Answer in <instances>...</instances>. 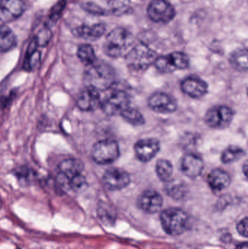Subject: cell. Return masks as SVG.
I'll return each instance as SVG.
<instances>
[{
  "label": "cell",
  "instance_id": "3",
  "mask_svg": "<svg viewBox=\"0 0 248 249\" xmlns=\"http://www.w3.org/2000/svg\"><path fill=\"white\" fill-rule=\"evenodd\" d=\"M160 222L166 233L176 236L182 235L187 230L189 216L184 211L171 208L162 212Z\"/></svg>",
  "mask_w": 248,
  "mask_h": 249
},
{
  "label": "cell",
  "instance_id": "34",
  "mask_svg": "<svg viewBox=\"0 0 248 249\" xmlns=\"http://www.w3.org/2000/svg\"><path fill=\"white\" fill-rule=\"evenodd\" d=\"M243 170L245 176L248 178V160L243 164Z\"/></svg>",
  "mask_w": 248,
  "mask_h": 249
},
{
  "label": "cell",
  "instance_id": "33",
  "mask_svg": "<svg viewBox=\"0 0 248 249\" xmlns=\"http://www.w3.org/2000/svg\"><path fill=\"white\" fill-rule=\"evenodd\" d=\"M64 7H65V4L62 3V4H56V6L52 9V14H51L50 16V20L52 21H53V20L56 21L58 20V18H59L60 13L62 12Z\"/></svg>",
  "mask_w": 248,
  "mask_h": 249
},
{
  "label": "cell",
  "instance_id": "26",
  "mask_svg": "<svg viewBox=\"0 0 248 249\" xmlns=\"http://www.w3.org/2000/svg\"><path fill=\"white\" fill-rule=\"evenodd\" d=\"M173 165L167 160L160 159L156 163V173L161 181H167L171 179L173 175Z\"/></svg>",
  "mask_w": 248,
  "mask_h": 249
},
{
  "label": "cell",
  "instance_id": "2",
  "mask_svg": "<svg viewBox=\"0 0 248 249\" xmlns=\"http://www.w3.org/2000/svg\"><path fill=\"white\" fill-rule=\"evenodd\" d=\"M132 45L131 34L123 28H116L109 32L103 45L106 55L112 58H119L131 51Z\"/></svg>",
  "mask_w": 248,
  "mask_h": 249
},
{
  "label": "cell",
  "instance_id": "22",
  "mask_svg": "<svg viewBox=\"0 0 248 249\" xmlns=\"http://www.w3.org/2000/svg\"><path fill=\"white\" fill-rule=\"evenodd\" d=\"M165 192L172 198L180 200L187 194V187L183 181L170 179L166 184Z\"/></svg>",
  "mask_w": 248,
  "mask_h": 249
},
{
  "label": "cell",
  "instance_id": "6",
  "mask_svg": "<svg viewBox=\"0 0 248 249\" xmlns=\"http://www.w3.org/2000/svg\"><path fill=\"white\" fill-rule=\"evenodd\" d=\"M234 116V112L230 107L218 105L208 109L205 115V122L211 128L221 130L231 124Z\"/></svg>",
  "mask_w": 248,
  "mask_h": 249
},
{
  "label": "cell",
  "instance_id": "23",
  "mask_svg": "<svg viewBox=\"0 0 248 249\" xmlns=\"http://www.w3.org/2000/svg\"><path fill=\"white\" fill-rule=\"evenodd\" d=\"M17 44L16 35L11 29L2 24L1 26V38H0V46L1 52H7L16 47Z\"/></svg>",
  "mask_w": 248,
  "mask_h": 249
},
{
  "label": "cell",
  "instance_id": "13",
  "mask_svg": "<svg viewBox=\"0 0 248 249\" xmlns=\"http://www.w3.org/2000/svg\"><path fill=\"white\" fill-rule=\"evenodd\" d=\"M163 203V199L161 195L153 190H146L140 195L138 199L139 209L149 214L160 212Z\"/></svg>",
  "mask_w": 248,
  "mask_h": 249
},
{
  "label": "cell",
  "instance_id": "16",
  "mask_svg": "<svg viewBox=\"0 0 248 249\" xmlns=\"http://www.w3.org/2000/svg\"><path fill=\"white\" fill-rule=\"evenodd\" d=\"M182 91L193 99H201L208 93V84L199 77L190 76L181 84Z\"/></svg>",
  "mask_w": 248,
  "mask_h": 249
},
{
  "label": "cell",
  "instance_id": "19",
  "mask_svg": "<svg viewBox=\"0 0 248 249\" xmlns=\"http://www.w3.org/2000/svg\"><path fill=\"white\" fill-rule=\"evenodd\" d=\"M207 181L213 191L221 192L230 185L231 179L227 171L221 168H215L208 174Z\"/></svg>",
  "mask_w": 248,
  "mask_h": 249
},
{
  "label": "cell",
  "instance_id": "17",
  "mask_svg": "<svg viewBox=\"0 0 248 249\" xmlns=\"http://www.w3.org/2000/svg\"><path fill=\"white\" fill-rule=\"evenodd\" d=\"M26 10V5L23 0H1V23H8L18 18Z\"/></svg>",
  "mask_w": 248,
  "mask_h": 249
},
{
  "label": "cell",
  "instance_id": "28",
  "mask_svg": "<svg viewBox=\"0 0 248 249\" xmlns=\"http://www.w3.org/2000/svg\"><path fill=\"white\" fill-rule=\"evenodd\" d=\"M120 115L128 124L132 125L140 126L145 124V120L142 114L135 108L129 107Z\"/></svg>",
  "mask_w": 248,
  "mask_h": 249
},
{
  "label": "cell",
  "instance_id": "11",
  "mask_svg": "<svg viewBox=\"0 0 248 249\" xmlns=\"http://www.w3.org/2000/svg\"><path fill=\"white\" fill-rule=\"evenodd\" d=\"M129 174L118 168H110L106 170L103 176V183L108 190L112 191L125 188L131 183Z\"/></svg>",
  "mask_w": 248,
  "mask_h": 249
},
{
  "label": "cell",
  "instance_id": "32",
  "mask_svg": "<svg viewBox=\"0 0 248 249\" xmlns=\"http://www.w3.org/2000/svg\"><path fill=\"white\" fill-rule=\"evenodd\" d=\"M237 231L243 237L248 238V218L242 219L237 227Z\"/></svg>",
  "mask_w": 248,
  "mask_h": 249
},
{
  "label": "cell",
  "instance_id": "35",
  "mask_svg": "<svg viewBox=\"0 0 248 249\" xmlns=\"http://www.w3.org/2000/svg\"><path fill=\"white\" fill-rule=\"evenodd\" d=\"M237 249H248V243H243L237 246Z\"/></svg>",
  "mask_w": 248,
  "mask_h": 249
},
{
  "label": "cell",
  "instance_id": "10",
  "mask_svg": "<svg viewBox=\"0 0 248 249\" xmlns=\"http://www.w3.org/2000/svg\"><path fill=\"white\" fill-rule=\"evenodd\" d=\"M84 164L80 160L74 158L64 160L58 165L59 173L57 177L58 184L64 188L68 189V182L70 178L77 174H82Z\"/></svg>",
  "mask_w": 248,
  "mask_h": 249
},
{
  "label": "cell",
  "instance_id": "18",
  "mask_svg": "<svg viewBox=\"0 0 248 249\" xmlns=\"http://www.w3.org/2000/svg\"><path fill=\"white\" fill-rule=\"evenodd\" d=\"M76 102L79 109L84 112L95 110L101 105L99 91L88 87L81 91Z\"/></svg>",
  "mask_w": 248,
  "mask_h": 249
},
{
  "label": "cell",
  "instance_id": "7",
  "mask_svg": "<svg viewBox=\"0 0 248 249\" xmlns=\"http://www.w3.org/2000/svg\"><path fill=\"white\" fill-rule=\"evenodd\" d=\"M189 57L183 52H174L158 57L154 63L157 70L163 73H170L176 70H185L189 67Z\"/></svg>",
  "mask_w": 248,
  "mask_h": 249
},
{
  "label": "cell",
  "instance_id": "29",
  "mask_svg": "<svg viewBox=\"0 0 248 249\" xmlns=\"http://www.w3.org/2000/svg\"><path fill=\"white\" fill-rule=\"evenodd\" d=\"M87 187V180L83 174H77L70 178L68 182V189L74 193H82Z\"/></svg>",
  "mask_w": 248,
  "mask_h": 249
},
{
  "label": "cell",
  "instance_id": "9",
  "mask_svg": "<svg viewBox=\"0 0 248 249\" xmlns=\"http://www.w3.org/2000/svg\"><path fill=\"white\" fill-rule=\"evenodd\" d=\"M149 17L156 23H168L176 15L173 6L167 0H152L147 8Z\"/></svg>",
  "mask_w": 248,
  "mask_h": 249
},
{
  "label": "cell",
  "instance_id": "30",
  "mask_svg": "<svg viewBox=\"0 0 248 249\" xmlns=\"http://www.w3.org/2000/svg\"><path fill=\"white\" fill-rule=\"evenodd\" d=\"M52 33L48 28H44L38 32L33 40L36 42L37 46L45 47L48 45L50 40Z\"/></svg>",
  "mask_w": 248,
  "mask_h": 249
},
{
  "label": "cell",
  "instance_id": "36",
  "mask_svg": "<svg viewBox=\"0 0 248 249\" xmlns=\"http://www.w3.org/2000/svg\"><path fill=\"white\" fill-rule=\"evenodd\" d=\"M247 95H248V88L247 89Z\"/></svg>",
  "mask_w": 248,
  "mask_h": 249
},
{
  "label": "cell",
  "instance_id": "31",
  "mask_svg": "<svg viewBox=\"0 0 248 249\" xmlns=\"http://www.w3.org/2000/svg\"><path fill=\"white\" fill-rule=\"evenodd\" d=\"M99 216L104 225H112V222H115V216L113 212L107 209L106 206L99 207Z\"/></svg>",
  "mask_w": 248,
  "mask_h": 249
},
{
  "label": "cell",
  "instance_id": "8",
  "mask_svg": "<svg viewBox=\"0 0 248 249\" xmlns=\"http://www.w3.org/2000/svg\"><path fill=\"white\" fill-rule=\"evenodd\" d=\"M100 107L106 115H121L130 107L129 96L123 90H113L102 101Z\"/></svg>",
  "mask_w": 248,
  "mask_h": 249
},
{
  "label": "cell",
  "instance_id": "15",
  "mask_svg": "<svg viewBox=\"0 0 248 249\" xmlns=\"http://www.w3.org/2000/svg\"><path fill=\"white\" fill-rule=\"evenodd\" d=\"M181 168L183 174L189 178H198L204 169L203 160L198 154L192 152L186 154L182 158Z\"/></svg>",
  "mask_w": 248,
  "mask_h": 249
},
{
  "label": "cell",
  "instance_id": "27",
  "mask_svg": "<svg viewBox=\"0 0 248 249\" xmlns=\"http://www.w3.org/2000/svg\"><path fill=\"white\" fill-rule=\"evenodd\" d=\"M77 55L80 61L87 67L96 62V55L94 49L91 45L84 44L79 48Z\"/></svg>",
  "mask_w": 248,
  "mask_h": 249
},
{
  "label": "cell",
  "instance_id": "24",
  "mask_svg": "<svg viewBox=\"0 0 248 249\" xmlns=\"http://www.w3.org/2000/svg\"><path fill=\"white\" fill-rule=\"evenodd\" d=\"M245 155L244 149L237 146H230L222 152L221 161L224 164H231L240 160Z\"/></svg>",
  "mask_w": 248,
  "mask_h": 249
},
{
  "label": "cell",
  "instance_id": "14",
  "mask_svg": "<svg viewBox=\"0 0 248 249\" xmlns=\"http://www.w3.org/2000/svg\"><path fill=\"white\" fill-rule=\"evenodd\" d=\"M137 158L141 162H147L152 160L160 150V143L157 139H141L134 146Z\"/></svg>",
  "mask_w": 248,
  "mask_h": 249
},
{
  "label": "cell",
  "instance_id": "4",
  "mask_svg": "<svg viewBox=\"0 0 248 249\" xmlns=\"http://www.w3.org/2000/svg\"><path fill=\"white\" fill-rule=\"evenodd\" d=\"M157 58L155 51L145 44L139 43L131 48L127 54V65L132 71H144L151 64H154Z\"/></svg>",
  "mask_w": 248,
  "mask_h": 249
},
{
  "label": "cell",
  "instance_id": "25",
  "mask_svg": "<svg viewBox=\"0 0 248 249\" xmlns=\"http://www.w3.org/2000/svg\"><path fill=\"white\" fill-rule=\"evenodd\" d=\"M36 46L37 45L34 40L31 43V45L29 46V51H28L27 55H26L24 61V68L28 71L34 70L40 61V52L36 49Z\"/></svg>",
  "mask_w": 248,
  "mask_h": 249
},
{
  "label": "cell",
  "instance_id": "5",
  "mask_svg": "<svg viewBox=\"0 0 248 249\" xmlns=\"http://www.w3.org/2000/svg\"><path fill=\"white\" fill-rule=\"evenodd\" d=\"M92 158L99 165L113 163L119 156V146L116 141L104 139L99 141L93 146Z\"/></svg>",
  "mask_w": 248,
  "mask_h": 249
},
{
  "label": "cell",
  "instance_id": "12",
  "mask_svg": "<svg viewBox=\"0 0 248 249\" xmlns=\"http://www.w3.org/2000/svg\"><path fill=\"white\" fill-rule=\"evenodd\" d=\"M148 103L154 112L160 114L173 113L178 107L176 99L170 95L163 92L153 93L149 99Z\"/></svg>",
  "mask_w": 248,
  "mask_h": 249
},
{
  "label": "cell",
  "instance_id": "21",
  "mask_svg": "<svg viewBox=\"0 0 248 249\" xmlns=\"http://www.w3.org/2000/svg\"><path fill=\"white\" fill-rule=\"evenodd\" d=\"M231 67L239 71H248V48L236 50L230 57Z\"/></svg>",
  "mask_w": 248,
  "mask_h": 249
},
{
  "label": "cell",
  "instance_id": "20",
  "mask_svg": "<svg viewBox=\"0 0 248 249\" xmlns=\"http://www.w3.org/2000/svg\"><path fill=\"white\" fill-rule=\"evenodd\" d=\"M106 27L103 23H96V24L91 25V26H80L74 30V34L76 36L83 39H87V40H96L101 37L105 32H106Z\"/></svg>",
  "mask_w": 248,
  "mask_h": 249
},
{
  "label": "cell",
  "instance_id": "1",
  "mask_svg": "<svg viewBox=\"0 0 248 249\" xmlns=\"http://www.w3.org/2000/svg\"><path fill=\"white\" fill-rule=\"evenodd\" d=\"M115 81V71L109 64L103 61H96L89 66L84 74L86 87L95 90H106L110 89Z\"/></svg>",
  "mask_w": 248,
  "mask_h": 249
}]
</instances>
